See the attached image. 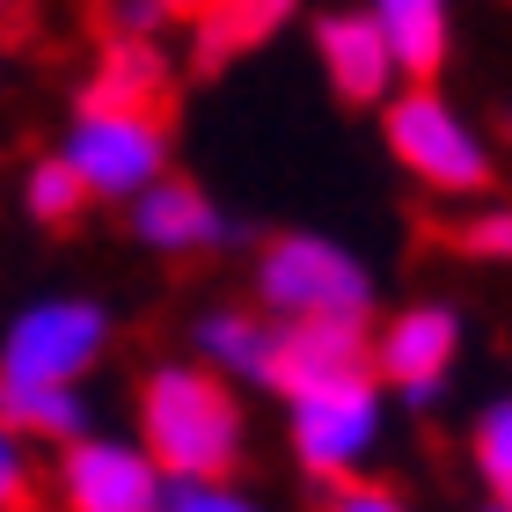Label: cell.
I'll use <instances>...</instances> for the list:
<instances>
[{
    "label": "cell",
    "instance_id": "cell-1",
    "mask_svg": "<svg viewBox=\"0 0 512 512\" xmlns=\"http://www.w3.org/2000/svg\"><path fill=\"white\" fill-rule=\"evenodd\" d=\"M132 432L161 476H242L249 395L191 352H161L132 381Z\"/></svg>",
    "mask_w": 512,
    "mask_h": 512
},
{
    "label": "cell",
    "instance_id": "cell-2",
    "mask_svg": "<svg viewBox=\"0 0 512 512\" xmlns=\"http://www.w3.org/2000/svg\"><path fill=\"white\" fill-rule=\"evenodd\" d=\"M249 300L278 322H374L381 271L330 227H278L249 249Z\"/></svg>",
    "mask_w": 512,
    "mask_h": 512
},
{
    "label": "cell",
    "instance_id": "cell-3",
    "mask_svg": "<svg viewBox=\"0 0 512 512\" xmlns=\"http://www.w3.org/2000/svg\"><path fill=\"white\" fill-rule=\"evenodd\" d=\"M381 118V147L425 198L469 205L483 191H498V139L483 132L439 81H403L395 96L374 110Z\"/></svg>",
    "mask_w": 512,
    "mask_h": 512
},
{
    "label": "cell",
    "instance_id": "cell-4",
    "mask_svg": "<svg viewBox=\"0 0 512 512\" xmlns=\"http://www.w3.org/2000/svg\"><path fill=\"white\" fill-rule=\"evenodd\" d=\"M278 410H286V454L315 491L344 483V476H366L388 447V425H395V403L374 381V366L293 388V395H278Z\"/></svg>",
    "mask_w": 512,
    "mask_h": 512
},
{
    "label": "cell",
    "instance_id": "cell-5",
    "mask_svg": "<svg viewBox=\"0 0 512 512\" xmlns=\"http://www.w3.org/2000/svg\"><path fill=\"white\" fill-rule=\"evenodd\" d=\"M52 154L81 176L88 205H125L154 176L176 169V125L169 110H132V103H74L52 139Z\"/></svg>",
    "mask_w": 512,
    "mask_h": 512
},
{
    "label": "cell",
    "instance_id": "cell-6",
    "mask_svg": "<svg viewBox=\"0 0 512 512\" xmlns=\"http://www.w3.org/2000/svg\"><path fill=\"white\" fill-rule=\"evenodd\" d=\"M118 352V308L103 293L52 286L0 322V374L8 381H74L88 388Z\"/></svg>",
    "mask_w": 512,
    "mask_h": 512
},
{
    "label": "cell",
    "instance_id": "cell-7",
    "mask_svg": "<svg viewBox=\"0 0 512 512\" xmlns=\"http://www.w3.org/2000/svg\"><path fill=\"white\" fill-rule=\"evenodd\" d=\"M461 352H469V315L461 300L417 293L403 308L374 315V337H366V359H374V381L388 388L395 410H439L447 388L461 374Z\"/></svg>",
    "mask_w": 512,
    "mask_h": 512
},
{
    "label": "cell",
    "instance_id": "cell-8",
    "mask_svg": "<svg viewBox=\"0 0 512 512\" xmlns=\"http://www.w3.org/2000/svg\"><path fill=\"white\" fill-rule=\"evenodd\" d=\"M161 461L139 447V432L88 425L81 439L44 454V498L52 512H161Z\"/></svg>",
    "mask_w": 512,
    "mask_h": 512
},
{
    "label": "cell",
    "instance_id": "cell-9",
    "mask_svg": "<svg viewBox=\"0 0 512 512\" xmlns=\"http://www.w3.org/2000/svg\"><path fill=\"white\" fill-rule=\"evenodd\" d=\"M125 235L147 256H161V264H205V256L242 249L249 227H242L235 205H220L198 176L169 169V176H154L147 191L125 205Z\"/></svg>",
    "mask_w": 512,
    "mask_h": 512
},
{
    "label": "cell",
    "instance_id": "cell-10",
    "mask_svg": "<svg viewBox=\"0 0 512 512\" xmlns=\"http://www.w3.org/2000/svg\"><path fill=\"white\" fill-rule=\"evenodd\" d=\"M308 52H315V74L322 88L344 103V110H381L395 88H403V66H395V44L374 22L366 0H330V8L308 15Z\"/></svg>",
    "mask_w": 512,
    "mask_h": 512
},
{
    "label": "cell",
    "instance_id": "cell-11",
    "mask_svg": "<svg viewBox=\"0 0 512 512\" xmlns=\"http://www.w3.org/2000/svg\"><path fill=\"white\" fill-rule=\"evenodd\" d=\"M183 352L205 359L213 374H227L242 395H271L278 374V315H264L256 300H205L183 330Z\"/></svg>",
    "mask_w": 512,
    "mask_h": 512
},
{
    "label": "cell",
    "instance_id": "cell-12",
    "mask_svg": "<svg viewBox=\"0 0 512 512\" xmlns=\"http://www.w3.org/2000/svg\"><path fill=\"white\" fill-rule=\"evenodd\" d=\"M300 22V0H205L183 22V66L191 74H227L235 59L264 52Z\"/></svg>",
    "mask_w": 512,
    "mask_h": 512
},
{
    "label": "cell",
    "instance_id": "cell-13",
    "mask_svg": "<svg viewBox=\"0 0 512 512\" xmlns=\"http://www.w3.org/2000/svg\"><path fill=\"white\" fill-rule=\"evenodd\" d=\"M183 81V52L169 37H103L96 66L81 74L74 103H132V110H169Z\"/></svg>",
    "mask_w": 512,
    "mask_h": 512
},
{
    "label": "cell",
    "instance_id": "cell-14",
    "mask_svg": "<svg viewBox=\"0 0 512 512\" xmlns=\"http://www.w3.org/2000/svg\"><path fill=\"white\" fill-rule=\"evenodd\" d=\"M366 337H374V322H278L271 395H293V388H315V381H337V374L374 366L366 359Z\"/></svg>",
    "mask_w": 512,
    "mask_h": 512
},
{
    "label": "cell",
    "instance_id": "cell-15",
    "mask_svg": "<svg viewBox=\"0 0 512 512\" xmlns=\"http://www.w3.org/2000/svg\"><path fill=\"white\" fill-rule=\"evenodd\" d=\"M0 417L30 439V447H66V439H81L96 425V395L74 388V381H8L0 374Z\"/></svg>",
    "mask_w": 512,
    "mask_h": 512
},
{
    "label": "cell",
    "instance_id": "cell-16",
    "mask_svg": "<svg viewBox=\"0 0 512 512\" xmlns=\"http://www.w3.org/2000/svg\"><path fill=\"white\" fill-rule=\"evenodd\" d=\"M395 44L403 81H439L454 59V0H366Z\"/></svg>",
    "mask_w": 512,
    "mask_h": 512
},
{
    "label": "cell",
    "instance_id": "cell-17",
    "mask_svg": "<svg viewBox=\"0 0 512 512\" xmlns=\"http://www.w3.org/2000/svg\"><path fill=\"white\" fill-rule=\"evenodd\" d=\"M96 205H88V191H81V176L66 169L59 154H37L30 169H22V220L30 227H44V235H66V227H81Z\"/></svg>",
    "mask_w": 512,
    "mask_h": 512
},
{
    "label": "cell",
    "instance_id": "cell-18",
    "mask_svg": "<svg viewBox=\"0 0 512 512\" xmlns=\"http://www.w3.org/2000/svg\"><path fill=\"white\" fill-rule=\"evenodd\" d=\"M461 454H469V476L483 498L512 505V388L491 395L476 417H469V439H461Z\"/></svg>",
    "mask_w": 512,
    "mask_h": 512
},
{
    "label": "cell",
    "instance_id": "cell-19",
    "mask_svg": "<svg viewBox=\"0 0 512 512\" xmlns=\"http://www.w3.org/2000/svg\"><path fill=\"white\" fill-rule=\"evenodd\" d=\"M454 249L469 256V264L512 271V198H505V191H483V198H469V213L454 220Z\"/></svg>",
    "mask_w": 512,
    "mask_h": 512
},
{
    "label": "cell",
    "instance_id": "cell-20",
    "mask_svg": "<svg viewBox=\"0 0 512 512\" xmlns=\"http://www.w3.org/2000/svg\"><path fill=\"white\" fill-rule=\"evenodd\" d=\"M161 512H271V498L242 476H169Z\"/></svg>",
    "mask_w": 512,
    "mask_h": 512
},
{
    "label": "cell",
    "instance_id": "cell-21",
    "mask_svg": "<svg viewBox=\"0 0 512 512\" xmlns=\"http://www.w3.org/2000/svg\"><path fill=\"white\" fill-rule=\"evenodd\" d=\"M37 498H44V447H30L0 417V512H37Z\"/></svg>",
    "mask_w": 512,
    "mask_h": 512
},
{
    "label": "cell",
    "instance_id": "cell-22",
    "mask_svg": "<svg viewBox=\"0 0 512 512\" xmlns=\"http://www.w3.org/2000/svg\"><path fill=\"white\" fill-rule=\"evenodd\" d=\"M315 512H425L403 483H388V476H344V483H322L315 491Z\"/></svg>",
    "mask_w": 512,
    "mask_h": 512
},
{
    "label": "cell",
    "instance_id": "cell-23",
    "mask_svg": "<svg viewBox=\"0 0 512 512\" xmlns=\"http://www.w3.org/2000/svg\"><path fill=\"white\" fill-rule=\"evenodd\" d=\"M96 22H103V37H176L169 0H103Z\"/></svg>",
    "mask_w": 512,
    "mask_h": 512
},
{
    "label": "cell",
    "instance_id": "cell-24",
    "mask_svg": "<svg viewBox=\"0 0 512 512\" xmlns=\"http://www.w3.org/2000/svg\"><path fill=\"white\" fill-rule=\"evenodd\" d=\"M198 8H205V0H169V15H176V30H183V22H191Z\"/></svg>",
    "mask_w": 512,
    "mask_h": 512
},
{
    "label": "cell",
    "instance_id": "cell-25",
    "mask_svg": "<svg viewBox=\"0 0 512 512\" xmlns=\"http://www.w3.org/2000/svg\"><path fill=\"white\" fill-rule=\"evenodd\" d=\"M469 512H512V505H498V498H476V505H469Z\"/></svg>",
    "mask_w": 512,
    "mask_h": 512
},
{
    "label": "cell",
    "instance_id": "cell-26",
    "mask_svg": "<svg viewBox=\"0 0 512 512\" xmlns=\"http://www.w3.org/2000/svg\"><path fill=\"white\" fill-rule=\"evenodd\" d=\"M505 154H512V110H505Z\"/></svg>",
    "mask_w": 512,
    "mask_h": 512
},
{
    "label": "cell",
    "instance_id": "cell-27",
    "mask_svg": "<svg viewBox=\"0 0 512 512\" xmlns=\"http://www.w3.org/2000/svg\"><path fill=\"white\" fill-rule=\"evenodd\" d=\"M8 15H15V0H0V22H8Z\"/></svg>",
    "mask_w": 512,
    "mask_h": 512
}]
</instances>
